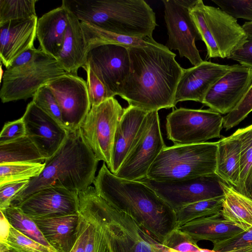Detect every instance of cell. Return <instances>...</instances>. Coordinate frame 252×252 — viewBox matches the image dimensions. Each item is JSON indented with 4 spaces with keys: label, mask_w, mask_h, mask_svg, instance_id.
I'll list each match as a JSON object with an SVG mask.
<instances>
[{
    "label": "cell",
    "mask_w": 252,
    "mask_h": 252,
    "mask_svg": "<svg viewBox=\"0 0 252 252\" xmlns=\"http://www.w3.org/2000/svg\"><path fill=\"white\" fill-rule=\"evenodd\" d=\"M127 49L130 71L118 95L128 106L148 112L175 107L176 90L184 69L176 54L160 43Z\"/></svg>",
    "instance_id": "cell-1"
},
{
    "label": "cell",
    "mask_w": 252,
    "mask_h": 252,
    "mask_svg": "<svg viewBox=\"0 0 252 252\" xmlns=\"http://www.w3.org/2000/svg\"><path fill=\"white\" fill-rule=\"evenodd\" d=\"M93 184L97 193L118 210L131 217L162 243L178 228L175 211L151 188L138 181L122 179L103 162Z\"/></svg>",
    "instance_id": "cell-2"
},
{
    "label": "cell",
    "mask_w": 252,
    "mask_h": 252,
    "mask_svg": "<svg viewBox=\"0 0 252 252\" xmlns=\"http://www.w3.org/2000/svg\"><path fill=\"white\" fill-rule=\"evenodd\" d=\"M98 161L85 142L80 128L69 131L61 148L45 160L41 173L13 197L11 204L51 187L78 192L83 190L93 183Z\"/></svg>",
    "instance_id": "cell-3"
},
{
    "label": "cell",
    "mask_w": 252,
    "mask_h": 252,
    "mask_svg": "<svg viewBox=\"0 0 252 252\" xmlns=\"http://www.w3.org/2000/svg\"><path fill=\"white\" fill-rule=\"evenodd\" d=\"M80 21L123 35L153 38L155 12L144 0H63Z\"/></svg>",
    "instance_id": "cell-4"
},
{
    "label": "cell",
    "mask_w": 252,
    "mask_h": 252,
    "mask_svg": "<svg viewBox=\"0 0 252 252\" xmlns=\"http://www.w3.org/2000/svg\"><path fill=\"white\" fill-rule=\"evenodd\" d=\"M218 143L165 147L146 178L158 182H178L216 174Z\"/></svg>",
    "instance_id": "cell-5"
},
{
    "label": "cell",
    "mask_w": 252,
    "mask_h": 252,
    "mask_svg": "<svg viewBox=\"0 0 252 252\" xmlns=\"http://www.w3.org/2000/svg\"><path fill=\"white\" fill-rule=\"evenodd\" d=\"M190 16L206 47L208 58H228L245 43L248 35L235 19L220 8L197 0Z\"/></svg>",
    "instance_id": "cell-6"
},
{
    "label": "cell",
    "mask_w": 252,
    "mask_h": 252,
    "mask_svg": "<svg viewBox=\"0 0 252 252\" xmlns=\"http://www.w3.org/2000/svg\"><path fill=\"white\" fill-rule=\"evenodd\" d=\"M66 73L56 59L39 49L29 63L3 72L0 98L6 103L32 97L39 88Z\"/></svg>",
    "instance_id": "cell-7"
},
{
    "label": "cell",
    "mask_w": 252,
    "mask_h": 252,
    "mask_svg": "<svg viewBox=\"0 0 252 252\" xmlns=\"http://www.w3.org/2000/svg\"><path fill=\"white\" fill-rule=\"evenodd\" d=\"M223 117L211 109L179 108L166 117L167 138L175 145L200 144L220 137Z\"/></svg>",
    "instance_id": "cell-8"
},
{
    "label": "cell",
    "mask_w": 252,
    "mask_h": 252,
    "mask_svg": "<svg viewBox=\"0 0 252 252\" xmlns=\"http://www.w3.org/2000/svg\"><path fill=\"white\" fill-rule=\"evenodd\" d=\"M160 126L158 111L149 112L117 172V177L139 181L147 177L152 164L166 147Z\"/></svg>",
    "instance_id": "cell-9"
},
{
    "label": "cell",
    "mask_w": 252,
    "mask_h": 252,
    "mask_svg": "<svg viewBox=\"0 0 252 252\" xmlns=\"http://www.w3.org/2000/svg\"><path fill=\"white\" fill-rule=\"evenodd\" d=\"M124 111L118 101L109 98L91 106L80 129L85 142L98 161L109 169L117 126Z\"/></svg>",
    "instance_id": "cell-10"
},
{
    "label": "cell",
    "mask_w": 252,
    "mask_h": 252,
    "mask_svg": "<svg viewBox=\"0 0 252 252\" xmlns=\"http://www.w3.org/2000/svg\"><path fill=\"white\" fill-rule=\"evenodd\" d=\"M164 20L168 39L165 45L170 50H177L181 57L187 58L196 66L203 61L195 41L201 40L190 16L189 9L197 0H162Z\"/></svg>",
    "instance_id": "cell-11"
},
{
    "label": "cell",
    "mask_w": 252,
    "mask_h": 252,
    "mask_svg": "<svg viewBox=\"0 0 252 252\" xmlns=\"http://www.w3.org/2000/svg\"><path fill=\"white\" fill-rule=\"evenodd\" d=\"M138 181L151 188L175 212L195 202L223 197V181L217 174L174 182H158L147 178Z\"/></svg>",
    "instance_id": "cell-12"
},
{
    "label": "cell",
    "mask_w": 252,
    "mask_h": 252,
    "mask_svg": "<svg viewBox=\"0 0 252 252\" xmlns=\"http://www.w3.org/2000/svg\"><path fill=\"white\" fill-rule=\"evenodd\" d=\"M46 86L59 104L65 129H79L91 108L87 82L78 75L66 73Z\"/></svg>",
    "instance_id": "cell-13"
},
{
    "label": "cell",
    "mask_w": 252,
    "mask_h": 252,
    "mask_svg": "<svg viewBox=\"0 0 252 252\" xmlns=\"http://www.w3.org/2000/svg\"><path fill=\"white\" fill-rule=\"evenodd\" d=\"M85 64L90 66L104 84L111 97H114L118 95L129 73L127 47L115 44L94 47L88 51Z\"/></svg>",
    "instance_id": "cell-14"
},
{
    "label": "cell",
    "mask_w": 252,
    "mask_h": 252,
    "mask_svg": "<svg viewBox=\"0 0 252 252\" xmlns=\"http://www.w3.org/2000/svg\"><path fill=\"white\" fill-rule=\"evenodd\" d=\"M79 207L86 213L89 223L84 252H116L109 226L108 203L89 186L78 192Z\"/></svg>",
    "instance_id": "cell-15"
},
{
    "label": "cell",
    "mask_w": 252,
    "mask_h": 252,
    "mask_svg": "<svg viewBox=\"0 0 252 252\" xmlns=\"http://www.w3.org/2000/svg\"><path fill=\"white\" fill-rule=\"evenodd\" d=\"M32 220L78 214V192L63 188L49 187L12 204Z\"/></svg>",
    "instance_id": "cell-16"
},
{
    "label": "cell",
    "mask_w": 252,
    "mask_h": 252,
    "mask_svg": "<svg viewBox=\"0 0 252 252\" xmlns=\"http://www.w3.org/2000/svg\"><path fill=\"white\" fill-rule=\"evenodd\" d=\"M252 83V68L240 64L232 65L210 89L202 103L226 115L239 103Z\"/></svg>",
    "instance_id": "cell-17"
},
{
    "label": "cell",
    "mask_w": 252,
    "mask_h": 252,
    "mask_svg": "<svg viewBox=\"0 0 252 252\" xmlns=\"http://www.w3.org/2000/svg\"><path fill=\"white\" fill-rule=\"evenodd\" d=\"M26 135L45 160L51 157L64 142L68 131L38 107L32 101L22 116Z\"/></svg>",
    "instance_id": "cell-18"
},
{
    "label": "cell",
    "mask_w": 252,
    "mask_h": 252,
    "mask_svg": "<svg viewBox=\"0 0 252 252\" xmlns=\"http://www.w3.org/2000/svg\"><path fill=\"white\" fill-rule=\"evenodd\" d=\"M107 212L116 252H159L160 242L129 215L108 203Z\"/></svg>",
    "instance_id": "cell-19"
},
{
    "label": "cell",
    "mask_w": 252,
    "mask_h": 252,
    "mask_svg": "<svg viewBox=\"0 0 252 252\" xmlns=\"http://www.w3.org/2000/svg\"><path fill=\"white\" fill-rule=\"evenodd\" d=\"M232 67L203 61L197 65L184 69L176 88L175 104L187 100L202 103L212 86Z\"/></svg>",
    "instance_id": "cell-20"
},
{
    "label": "cell",
    "mask_w": 252,
    "mask_h": 252,
    "mask_svg": "<svg viewBox=\"0 0 252 252\" xmlns=\"http://www.w3.org/2000/svg\"><path fill=\"white\" fill-rule=\"evenodd\" d=\"M37 20L34 16L0 25V58L6 68L22 53L34 46Z\"/></svg>",
    "instance_id": "cell-21"
},
{
    "label": "cell",
    "mask_w": 252,
    "mask_h": 252,
    "mask_svg": "<svg viewBox=\"0 0 252 252\" xmlns=\"http://www.w3.org/2000/svg\"><path fill=\"white\" fill-rule=\"evenodd\" d=\"M68 25V11L61 5L37 20L36 37L40 49L57 60L62 49Z\"/></svg>",
    "instance_id": "cell-22"
},
{
    "label": "cell",
    "mask_w": 252,
    "mask_h": 252,
    "mask_svg": "<svg viewBox=\"0 0 252 252\" xmlns=\"http://www.w3.org/2000/svg\"><path fill=\"white\" fill-rule=\"evenodd\" d=\"M148 112L132 106L124 108L115 133L109 169L115 174L126 158L132 143Z\"/></svg>",
    "instance_id": "cell-23"
},
{
    "label": "cell",
    "mask_w": 252,
    "mask_h": 252,
    "mask_svg": "<svg viewBox=\"0 0 252 252\" xmlns=\"http://www.w3.org/2000/svg\"><path fill=\"white\" fill-rule=\"evenodd\" d=\"M87 54L80 21L68 11V25L63 48L57 61L67 73L78 75V69L85 63Z\"/></svg>",
    "instance_id": "cell-24"
},
{
    "label": "cell",
    "mask_w": 252,
    "mask_h": 252,
    "mask_svg": "<svg viewBox=\"0 0 252 252\" xmlns=\"http://www.w3.org/2000/svg\"><path fill=\"white\" fill-rule=\"evenodd\" d=\"M79 219L78 213L33 220L54 249L58 252H69L76 239Z\"/></svg>",
    "instance_id": "cell-25"
},
{
    "label": "cell",
    "mask_w": 252,
    "mask_h": 252,
    "mask_svg": "<svg viewBox=\"0 0 252 252\" xmlns=\"http://www.w3.org/2000/svg\"><path fill=\"white\" fill-rule=\"evenodd\" d=\"M178 228L197 242L208 240L213 244L244 231L225 220L221 213L194 220Z\"/></svg>",
    "instance_id": "cell-26"
},
{
    "label": "cell",
    "mask_w": 252,
    "mask_h": 252,
    "mask_svg": "<svg viewBox=\"0 0 252 252\" xmlns=\"http://www.w3.org/2000/svg\"><path fill=\"white\" fill-rule=\"evenodd\" d=\"M218 143L216 174L237 189L240 175V142L237 133Z\"/></svg>",
    "instance_id": "cell-27"
},
{
    "label": "cell",
    "mask_w": 252,
    "mask_h": 252,
    "mask_svg": "<svg viewBox=\"0 0 252 252\" xmlns=\"http://www.w3.org/2000/svg\"><path fill=\"white\" fill-rule=\"evenodd\" d=\"M224 191L222 217L246 231L252 227V199L238 192L234 187L222 182Z\"/></svg>",
    "instance_id": "cell-28"
},
{
    "label": "cell",
    "mask_w": 252,
    "mask_h": 252,
    "mask_svg": "<svg viewBox=\"0 0 252 252\" xmlns=\"http://www.w3.org/2000/svg\"><path fill=\"white\" fill-rule=\"evenodd\" d=\"M87 53L92 48L103 44H115L126 47L158 45L153 38H141L109 32L87 23L81 22Z\"/></svg>",
    "instance_id": "cell-29"
},
{
    "label": "cell",
    "mask_w": 252,
    "mask_h": 252,
    "mask_svg": "<svg viewBox=\"0 0 252 252\" xmlns=\"http://www.w3.org/2000/svg\"><path fill=\"white\" fill-rule=\"evenodd\" d=\"M45 158L27 136L0 144V164L5 163H44Z\"/></svg>",
    "instance_id": "cell-30"
},
{
    "label": "cell",
    "mask_w": 252,
    "mask_h": 252,
    "mask_svg": "<svg viewBox=\"0 0 252 252\" xmlns=\"http://www.w3.org/2000/svg\"><path fill=\"white\" fill-rule=\"evenodd\" d=\"M223 197L195 202L176 212L178 228L194 220L221 213Z\"/></svg>",
    "instance_id": "cell-31"
},
{
    "label": "cell",
    "mask_w": 252,
    "mask_h": 252,
    "mask_svg": "<svg viewBox=\"0 0 252 252\" xmlns=\"http://www.w3.org/2000/svg\"><path fill=\"white\" fill-rule=\"evenodd\" d=\"M1 211L11 226L34 241L54 249L46 240L35 221L18 208L11 204L5 210Z\"/></svg>",
    "instance_id": "cell-32"
},
{
    "label": "cell",
    "mask_w": 252,
    "mask_h": 252,
    "mask_svg": "<svg viewBox=\"0 0 252 252\" xmlns=\"http://www.w3.org/2000/svg\"><path fill=\"white\" fill-rule=\"evenodd\" d=\"M44 163L15 162L0 164V187L9 183L31 180L37 177Z\"/></svg>",
    "instance_id": "cell-33"
},
{
    "label": "cell",
    "mask_w": 252,
    "mask_h": 252,
    "mask_svg": "<svg viewBox=\"0 0 252 252\" xmlns=\"http://www.w3.org/2000/svg\"><path fill=\"white\" fill-rule=\"evenodd\" d=\"M236 131L240 142V175L236 190L246 195L247 183L252 171V125Z\"/></svg>",
    "instance_id": "cell-34"
},
{
    "label": "cell",
    "mask_w": 252,
    "mask_h": 252,
    "mask_svg": "<svg viewBox=\"0 0 252 252\" xmlns=\"http://www.w3.org/2000/svg\"><path fill=\"white\" fill-rule=\"evenodd\" d=\"M36 0H0V25L13 20L37 16Z\"/></svg>",
    "instance_id": "cell-35"
},
{
    "label": "cell",
    "mask_w": 252,
    "mask_h": 252,
    "mask_svg": "<svg viewBox=\"0 0 252 252\" xmlns=\"http://www.w3.org/2000/svg\"><path fill=\"white\" fill-rule=\"evenodd\" d=\"M159 252H215L200 248L197 242L179 228L175 229L160 243Z\"/></svg>",
    "instance_id": "cell-36"
},
{
    "label": "cell",
    "mask_w": 252,
    "mask_h": 252,
    "mask_svg": "<svg viewBox=\"0 0 252 252\" xmlns=\"http://www.w3.org/2000/svg\"><path fill=\"white\" fill-rule=\"evenodd\" d=\"M2 244L6 246L7 252H58L34 241L12 226L6 242Z\"/></svg>",
    "instance_id": "cell-37"
},
{
    "label": "cell",
    "mask_w": 252,
    "mask_h": 252,
    "mask_svg": "<svg viewBox=\"0 0 252 252\" xmlns=\"http://www.w3.org/2000/svg\"><path fill=\"white\" fill-rule=\"evenodd\" d=\"M32 101L65 129L59 104L46 86L41 87L37 91L32 97Z\"/></svg>",
    "instance_id": "cell-38"
},
{
    "label": "cell",
    "mask_w": 252,
    "mask_h": 252,
    "mask_svg": "<svg viewBox=\"0 0 252 252\" xmlns=\"http://www.w3.org/2000/svg\"><path fill=\"white\" fill-rule=\"evenodd\" d=\"M252 111V83L234 108L223 117L226 130L237 126Z\"/></svg>",
    "instance_id": "cell-39"
},
{
    "label": "cell",
    "mask_w": 252,
    "mask_h": 252,
    "mask_svg": "<svg viewBox=\"0 0 252 252\" xmlns=\"http://www.w3.org/2000/svg\"><path fill=\"white\" fill-rule=\"evenodd\" d=\"M87 73V86L91 106L97 105L111 98L106 87L89 65L82 67Z\"/></svg>",
    "instance_id": "cell-40"
},
{
    "label": "cell",
    "mask_w": 252,
    "mask_h": 252,
    "mask_svg": "<svg viewBox=\"0 0 252 252\" xmlns=\"http://www.w3.org/2000/svg\"><path fill=\"white\" fill-rule=\"evenodd\" d=\"M219 7L235 19L252 21V0H212Z\"/></svg>",
    "instance_id": "cell-41"
},
{
    "label": "cell",
    "mask_w": 252,
    "mask_h": 252,
    "mask_svg": "<svg viewBox=\"0 0 252 252\" xmlns=\"http://www.w3.org/2000/svg\"><path fill=\"white\" fill-rule=\"evenodd\" d=\"M252 244V227L233 237L213 244V250L222 252Z\"/></svg>",
    "instance_id": "cell-42"
},
{
    "label": "cell",
    "mask_w": 252,
    "mask_h": 252,
    "mask_svg": "<svg viewBox=\"0 0 252 252\" xmlns=\"http://www.w3.org/2000/svg\"><path fill=\"white\" fill-rule=\"evenodd\" d=\"M26 135L24 122L21 118L4 125L0 133V144L14 140Z\"/></svg>",
    "instance_id": "cell-43"
},
{
    "label": "cell",
    "mask_w": 252,
    "mask_h": 252,
    "mask_svg": "<svg viewBox=\"0 0 252 252\" xmlns=\"http://www.w3.org/2000/svg\"><path fill=\"white\" fill-rule=\"evenodd\" d=\"M79 222L76 237L73 247L69 252H84L88 234L89 223L87 215L79 207Z\"/></svg>",
    "instance_id": "cell-44"
},
{
    "label": "cell",
    "mask_w": 252,
    "mask_h": 252,
    "mask_svg": "<svg viewBox=\"0 0 252 252\" xmlns=\"http://www.w3.org/2000/svg\"><path fill=\"white\" fill-rule=\"evenodd\" d=\"M30 180L9 183L0 187V210L9 207L13 197L29 183Z\"/></svg>",
    "instance_id": "cell-45"
},
{
    "label": "cell",
    "mask_w": 252,
    "mask_h": 252,
    "mask_svg": "<svg viewBox=\"0 0 252 252\" xmlns=\"http://www.w3.org/2000/svg\"><path fill=\"white\" fill-rule=\"evenodd\" d=\"M238 62L240 64L252 68V36H248L245 43L235 51L228 58Z\"/></svg>",
    "instance_id": "cell-46"
},
{
    "label": "cell",
    "mask_w": 252,
    "mask_h": 252,
    "mask_svg": "<svg viewBox=\"0 0 252 252\" xmlns=\"http://www.w3.org/2000/svg\"><path fill=\"white\" fill-rule=\"evenodd\" d=\"M38 51L39 49L35 48L34 46L27 49L19 55L6 69H13L29 63L33 60Z\"/></svg>",
    "instance_id": "cell-47"
},
{
    "label": "cell",
    "mask_w": 252,
    "mask_h": 252,
    "mask_svg": "<svg viewBox=\"0 0 252 252\" xmlns=\"http://www.w3.org/2000/svg\"><path fill=\"white\" fill-rule=\"evenodd\" d=\"M0 243H5L9 236L11 225L4 215L0 211Z\"/></svg>",
    "instance_id": "cell-48"
},
{
    "label": "cell",
    "mask_w": 252,
    "mask_h": 252,
    "mask_svg": "<svg viewBox=\"0 0 252 252\" xmlns=\"http://www.w3.org/2000/svg\"><path fill=\"white\" fill-rule=\"evenodd\" d=\"M222 252H252V244L248 245L241 248L230 251Z\"/></svg>",
    "instance_id": "cell-49"
},
{
    "label": "cell",
    "mask_w": 252,
    "mask_h": 252,
    "mask_svg": "<svg viewBox=\"0 0 252 252\" xmlns=\"http://www.w3.org/2000/svg\"><path fill=\"white\" fill-rule=\"evenodd\" d=\"M246 195L252 199V171L247 183Z\"/></svg>",
    "instance_id": "cell-50"
},
{
    "label": "cell",
    "mask_w": 252,
    "mask_h": 252,
    "mask_svg": "<svg viewBox=\"0 0 252 252\" xmlns=\"http://www.w3.org/2000/svg\"><path fill=\"white\" fill-rule=\"evenodd\" d=\"M242 28L248 36H252V21L245 22Z\"/></svg>",
    "instance_id": "cell-51"
}]
</instances>
